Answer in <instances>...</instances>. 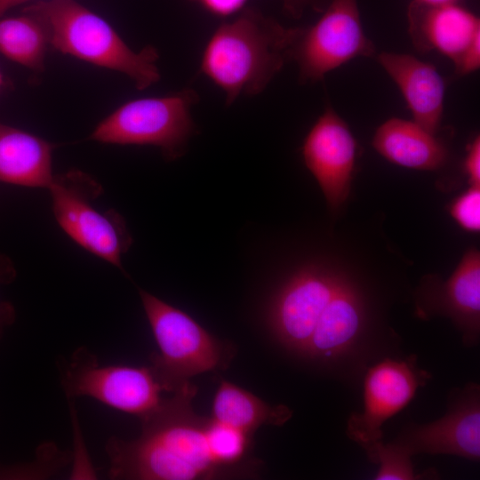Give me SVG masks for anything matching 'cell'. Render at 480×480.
<instances>
[{"instance_id":"obj_1","label":"cell","mask_w":480,"mask_h":480,"mask_svg":"<svg viewBox=\"0 0 480 480\" xmlns=\"http://www.w3.org/2000/svg\"><path fill=\"white\" fill-rule=\"evenodd\" d=\"M197 388L190 381L163 399L140 419V436L133 440L112 436L105 450L108 476L129 480H196L235 476L216 460L210 445V418L192 406Z\"/></svg>"},{"instance_id":"obj_2","label":"cell","mask_w":480,"mask_h":480,"mask_svg":"<svg viewBox=\"0 0 480 480\" xmlns=\"http://www.w3.org/2000/svg\"><path fill=\"white\" fill-rule=\"evenodd\" d=\"M297 32L255 7H244L212 33L200 69L222 90L227 105L241 95H258L292 60Z\"/></svg>"},{"instance_id":"obj_3","label":"cell","mask_w":480,"mask_h":480,"mask_svg":"<svg viewBox=\"0 0 480 480\" xmlns=\"http://www.w3.org/2000/svg\"><path fill=\"white\" fill-rule=\"evenodd\" d=\"M23 12L42 22L49 44L62 53L124 74L139 90L160 78L155 47L132 50L109 23L76 0H40Z\"/></svg>"},{"instance_id":"obj_4","label":"cell","mask_w":480,"mask_h":480,"mask_svg":"<svg viewBox=\"0 0 480 480\" xmlns=\"http://www.w3.org/2000/svg\"><path fill=\"white\" fill-rule=\"evenodd\" d=\"M158 347L149 365L164 391L173 393L190 378L227 367L233 350L186 312L140 289Z\"/></svg>"},{"instance_id":"obj_5","label":"cell","mask_w":480,"mask_h":480,"mask_svg":"<svg viewBox=\"0 0 480 480\" xmlns=\"http://www.w3.org/2000/svg\"><path fill=\"white\" fill-rule=\"evenodd\" d=\"M197 100V93L186 89L128 101L102 120L90 138L108 144L155 146L166 160H176L196 132L191 108Z\"/></svg>"},{"instance_id":"obj_6","label":"cell","mask_w":480,"mask_h":480,"mask_svg":"<svg viewBox=\"0 0 480 480\" xmlns=\"http://www.w3.org/2000/svg\"><path fill=\"white\" fill-rule=\"evenodd\" d=\"M47 189L62 230L84 249L123 270L122 256L132 238L117 212L96 208L101 185L81 171H69L54 175Z\"/></svg>"},{"instance_id":"obj_7","label":"cell","mask_w":480,"mask_h":480,"mask_svg":"<svg viewBox=\"0 0 480 480\" xmlns=\"http://www.w3.org/2000/svg\"><path fill=\"white\" fill-rule=\"evenodd\" d=\"M321 13L314 25L298 28L292 47L301 83L318 82L352 59L376 52L364 31L357 0H331Z\"/></svg>"},{"instance_id":"obj_8","label":"cell","mask_w":480,"mask_h":480,"mask_svg":"<svg viewBox=\"0 0 480 480\" xmlns=\"http://www.w3.org/2000/svg\"><path fill=\"white\" fill-rule=\"evenodd\" d=\"M60 381L68 398L89 396L140 419L163 400L164 390L150 366H100L97 356L85 348L74 352Z\"/></svg>"},{"instance_id":"obj_9","label":"cell","mask_w":480,"mask_h":480,"mask_svg":"<svg viewBox=\"0 0 480 480\" xmlns=\"http://www.w3.org/2000/svg\"><path fill=\"white\" fill-rule=\"evenodd\" d=\"M429 378L419 369L416 357L406 360L386 358L368 369L364 380V408L352 413L347 422V436L377 464L382 441L381 427L404 408L417 389Z\"/></svg>"},{"instance_id":"obj_10","label":"cell","mask_w":480,"mask_h":480,"mask_svg":"<svg viewBox=\"0 0 480 480\" xmlns=\"http://www.w3.org/2000/svg\"><path fill=\"white\" fill-rule=\"evenodd\" d=\"M340 275L316 265L306 266L273 295L267 313L269 330L287 350L305 356L324 317Z\"/></svg>"},{"instance_id":"obj_11","label":"cell","mask_w":480,"mask_h":480,"mask_svg":"<svg viewBox=\"0 0 480 480\" xmlns=\"http://www.w3.org/2000/svg\"><path fill=\"white\" fill-rule=\"evenodd\" d=\"M392 448L409 457L420 453L454 455L474 461L480 458L479 387L467 385L454 394L447 412L426 424L406 427Z\"/></svg>"},{"instance_id":"obj_12","label":"cell","mask_w":480,"mask_h":480,"mask_svg":"<svg viewBox=\"0 0 480 480\" xmlns=\"http://www.w3.org/2000/svg\"><path fill=\"white\" fill-rule=\"evenodd\" d=\"M356 150L348 125L328 106L306 136L302 156L332 211L348 197Z\"/></svg>"},{"instance_id":"obj_13","label":"cell","mask_w":480,"mask_h":480,"mask_svg":"<svg viewBox=\"0 0 480 480\" xmlns=\"http://www.w3.org/2000/svg\"><path fill=\"white\" fill-rule=\"evenodd\" d=\"M407 19L409 34L418 51H437L454 64L480 34L479 18L459 3L429 4L412 0Z\"/></svg>"},{"instance_id":"obj_14","label":"cell","mask_w":480,"mask_h":480,"mask_svg":"<svg viewBox=\"0 0 480 480\" xmlns=\"http://www.w3.org/2000/svg\"><path fill=\"white\" fill-rule=\"evenodd\" d=\"M377 60L400 89L413 121L436 134L444 99V82L436 68L406 53L383 52Z\"/></svg>"},{"instance_id":"obj_15","label":"cell","mask_w":480,"mask_h":480,"mask_svg":"<svg viewBox=\"0 0 480 480\" xmlns=\"http://www.w3.org/2000/svg\"><path fill=\"white\" fill-rule=\"evenodd\" d=\"M428 300L434 312L446 315L461 330L466 344L476 343L480 329L479 252L468 250L451 277Z\"/></svg>"},{"instance_id":"obj_16","label":"cell","mask_w":480,"mask_h":480,"mask_svg":"<svg viewBox=\"0 0 480 480\" xmlns=\"http://www.w3.org/2000/svg\"><path fill=\"white\" fill-rule=\"evenodd\" d=\"M413 120L390 118L376 130L375 150L388 161L410 169L435 171L448 157L445 146Z\"/></svg>"},{"instance_id":"obj_17","label":"cell","mask_w":480,"mask_h":480,"mask_svg":"<svg viewBox=\"0 0 480 480\" xmlns=\"http://www.w3.org/2000/svg\"><path fill=\"white\" fill-rule=\"evenodd\" d=\"M52 145L0 122V181L48 188L52 179Z\"/></svg>"},{"instance_id":"obj_18","label":"cell","mask_w":480,"mask_h":480,"mask_svg":"<svg viewBox=\"0 0 480 480\" xmlns=\"http://www.w3.org/2000/svg\"><path fill=\"white\" fill-rule=\"evenodd\" d=\"M292 415L284 404L271 405L250 391L221 380L214 395L212 418L253 436L263 425L282 426Z\"/></svg>"},{"instance_id":"obj_19","label":"cell","mask_w":480,"mask_h":480,"mask_svg":"<svg viewBox=\"0 0 480 480\" xmlns=\"http://www.w3.org/2000/svg\"><path fill=\"white\" fill-rule=\"evenodd\" d=\"M48 44L46 31L34 15L0 18V52L10 60L42 70Z\"/></svg>"},{"instance_id":"obj_20","label":"cell","mask_w":480,"mask_h":480,"mask_svg":"<svg viewBox=\"0 0 480 480\" xmlns=\"http://www.w3.org/2000/svg\"><path fill=\"white\" fill-rule=\"evenodd\" d=\"M411 459L392 448L388 444L383 443L378 452L377 464L380 468L374 479L412 480L417 478Z\"/></svg>"},{"instance_id":"obj_21","label":"cell","mask_w":480,"mask_h":480,"mask_svg":"<svg viewBox=\"0 0 480 480\" xmlns=\"http://www.w3.org/2000/svg\"><path fill=\"white\" fill-rule=\"evenodd\" d=\"M450 213L464 230L480 231V187L470 188L458 196L450 205Z\"/></svg>"},{"instance_id":"obj_22","label":"cell","mask_w":480,"mask_h":480,"mask_svg":"<svg viewBox=\"0 0 480 480\" xmlns=\"http://www.w3.org/2000/svg\"><path fill=\"white\" fill-rule=\"evenodd\" d=\"M16 276L14 267L4 255L0 254V285L10 284ZM15 320V310L13 306L4 300H0V338L4 330L12 324Z\"/></svg>"},{"instance_id":"obj_23","label":"cell","mask_w":480,"mask_h":480,"mask_svg":"<svg viewBox=\"0 0 480 480\" xmlns=\"http://www.w3.org/2000/svg\"><path fill=\"white\" fill-rule=\"evenodd\" d=\"M457 75L470 74L480 67V34L476 35L454 64Z\"/></svg>"},{"instance_id":"obj_24","label":"cell","mask_w":480,"mask_h":480,"mask_svg":"<svg viewBox=\"0 0 480 480\" xmlns=\"http://www.w3.org/2000/svg\"><path fill=\"white\" fill-rule=\"evenodd\" d=\"M464 171L470 186L480 187V138L477 135L468 145L464 160Z\"/></svg>"},{"instance_id":"obj_25","label":"cell","mask_w":480,"mask_h":480,"mask_svg":"<svg viewBox=\"0 0 480 480\" xmlns=\"http://www.w3.org/2000/svg\"><path fill=\"white\" fill-rule=\"evenodd\" d=\"M199 4L213 15L227 17L244 8L247 0H188Z\"/></svg>"},{"instance_id":"obj_26","label":"cell","mask_w":480,"mask_h":480,"mask_svg":"<svg viewBox=\"0 0 480 480\" xmlns=\"http://www.w3.org/2000/svg\"><path fill=\"white\" fill-rule=\"evenodd\" d=\"M331 0H283L284 12L293 18L300 19L306 11L312 10L322 12Z\"/></svg>"},{"instance_id":"obj_27","label":"cell","mask_w":480,"mask_h":480,"mask_svg":"<svg viewBox=\"0 0 480 480\" xmlns=\"http://www.w3.org/2000/svg\"><path fill=\"white\" fill-rule=\"evenodd\" d=\"M31 0H0V18L9 9Z\"/></svg>"},{"instance_id":"obj_28","label":"cell","mask_w":480,"mask_h":480,"mask_svg":"<svg viewBox=\"0 0 480 480\" xmlns=\"http://www.w3.org/2000/svg\"><path fill=\"white\" fill-rule=\"evenodd\" d=\"M429 4H443L459 3L460 0H417Z\"/></svg>"},{"instance_id":"obj_29","label":"cell","mask_w":480,"mask_h":480,"mask_svg":"<svg viewBox=\"0 0 480 480\" xmlns=\"http://www.w3.org/2000/svg\"><path fill=\"white\" fill-rule=\"evenodd\" d=\"M3 84H4V79H3L2 74L0 72V88L2 87Z\"/></svg>"}]
</instances>
